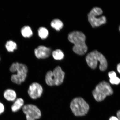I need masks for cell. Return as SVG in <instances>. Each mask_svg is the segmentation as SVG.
Segmentation results:
<instances>
[{
  "mask_svg": "<svg viewBox=\"0 0 120 120\" xmlns=\"http://www.w3.org/2000/svg\"><path fill=\"white\" fill-rule=\"evenodd\" d=\"M68 38L69 41L74 45L73 50L75 53L81 55L86 53L88 47L85 43L86 36L83 33L73 31L69 34Z\"/></svg>",
  "mask_w": 120,
  "mask_h": 120,
  "instance_id": "6da1fadb",
  "label": "cell"
},
{
  "mask_svg": "<svg viewBox=\"0 0 120 120\" xmlns=\"http://www.w3.org/2000/svg\"><path fill=\"white\" fill-rule=\"evenodd\" d=\"M10 71L14 73L11 75V80L13 83L20 85L24 82L27 76L28 68L25 64L18 62L12 64L10 67Z\"/></svg>",
  "mask_w": 120,
  "mask_h": 120,
  "instance_id": "7a4b0ae2",
  "label": "cell"
},
{
  "mask_svg": "<svg viewBox=\"0 0 120 120\" xmlns=\"http://www.w3.org/2000/svg\"><path fill=\"white\" fill-rule=\"evenodd\" d=\"M86 60L88 66L93 69L97 68L98 62L100 64L99 68L101 71H104L107 69V60L102 54L97 50L93 51L88 54Z\"/></svg>",
  "mask_w": 120,
  "mask_h": 120,
  "instance_id": "3957f363",
  "label": "cell"
},
{
  "mask_svg": "<svg viewBox=\"0 0 120 120\" xmlns=\"http://www.w3.org/2000/svg\"><path fill=\"white\" fill-rule=\"evenodd\" d=\"M65 73L61 67L58 66L53 71H48L46 75L45 80L47 84L49 86H59L63 82Z\"/></svg>",
  "mask_w": 120,
  "mask_h": 120,
  "instance_id": "277c9868",
  "label": "cell"
},
{
  "mask_svg": "<svg viewBox=\"0 0 120 120\" xmlns=\"http://www.w3.org/2000/svg\"><path fill=\"white\" fill-rule=\"evenodd\" d=\"M113 93V90L108 82L103 81L96 86L92 94L97 101L100 102L104 100L107 96L112 95Z\"/></svg>",
  "mask_w": 120,
  "mask_h": 120,
  "instance_id": "5b68a950",
  "label": "cell"
},
{
  "mask_svg": "<svg viewBox=\"0 0 120 120\" xmlns=\"http://www.w3.org/2000/svg\"><path fill=\"white\" fill-rule=\"evenodd\" d=\"M70 108L76 116H81L87 114L89 109V105L83 98L76 97L72 100Z\"/></svg>",
  "mask_w": 120,
  "mask_h": 120,
  "instance_id": "8992f818",
  "label": "cell"
},
{
  "mask_svg": "<svg viewBox=\"0 0 120 120\" xmlns=\"http://www.w3.org/2000/svg\"><path fill=\"white\" fill-rule=\"evenodd\" d=\"M103 11L100 8L94 7L88 14V21L93 27H98L106 23V18L105 16H100L102 14Z\"/></svg>",
  "mask_w": 120,
  "mask_h": 120,
  "instance_id": "52a82bcc",
  "label": "cell"
},
{
  "mask_svg": "<svg viewBox=\"0 0 120 120\" xmlns=\"http://www.w3.org/2000/svg\"><path fill=\"white\" fill-rule=\"evenodd\" d=\"M22 110L26 115L27 120H35L41 118V111L35 105L31 104L25 105L22 107Z\"/></svg>",
  "mask_w": 120,
  "mask_h": 120,
  "instance_id": "ba28073f",
  "label": "cell"
},
{
  "mask_svg": "<svg viewBox=\"0 0 120 120\" xmlns=\"http://www.w3.org/2000/svg\"><path fill=\"white\" fill-rule=\"evenodd\" d=\"M28 92L30 97L35 100L41 97L43 92V88L40 84L34 82L30 85Z\"/></svg>",
  "mask_w": 120,
  "mask_h": 120,
  "instance_id": "9c48e42d",
  "label": "cell"
},
{
  "mask_svg": "<svg viewBox=\"0 0 120 120\" xmlns=\"http://www.w3.org/2000/svg\"><path fill=\"white\" fill-rule=\"evenodd\" d=\"M34 54L39 59H44L50 56L51 49L50 48L43 46H40L34 49Z\"/></svg>",
  "mask_w": 120,
  "mask_h": 120,
  "instance_id": "30bf717a",
  "label": "cell"
},
{
  "mask_svg": "<svg viewBox=\"0 0 120 120\" xmlns=\"http://www.w3.org/2000/svg\"><path fill=\"white\" fill-rule=\"evenodd\" d=\"M3 96L5 100L11 102H14L17 98L16 91L11 88L6 89L4 92Z\"/></svg>",
  "mask_w": 120,
  "mask_h": 120,
  "instance_id": "8fae6325",
  "label": "cell"
},
{
  "mask_svg": "<svg viewBox=\"0 0 120 120\" xmlns=\"http://www.w3.org/2000/svg\"><path fill=\"white\" fill-rule=\"evenodd\" d=\"M24 101L21 98H16L12 105L11 109L12 111L16 112L18 111L24 106Z\"/></svg>",
  "mask_w": 120,
  "mask_h": 120,
  "instance_id": "7c38bea8",
  "label": "cell"
},
{
  "mask_svg": "<svg viewBox=\"0 0 120 120\" xmlns=\"http://www.w3.org/2000/svg\"><path fill=\"white\" fill-rule=\"evenodd\" d=\"M108 75L110 78L109 82L112 84L118 85L120 83V79L117 77L116 73L115 71L109 72L108 73Z\"/></svg>",
  "mask_w": 120,
  "mask_h": 120,
  "instance_id": "4fadbf2b",
  "label": "cell"
},
{
  "mask_svg": "<svg viewBox=\"0 0 120 120\" xmlns=\"http://www.w3.org/2000/svg\"><path fill=\"white\" fill-rule=\"evenodd\" d=\"M51 26L57 31H60L63 26V23L58 19H55L52 20L51 23Z\"/></svg>",
  "mask_w": 120,
  "mask_h": 120,
  "instance_id": "5bb4252c",
  "label": "cell"
},
{
  "mask_svg": "<svg viewBox=\"0 0 120 120\" xmlns=\"http://www.w3.org/2000/svg\"><path fill=\"white\" fill-rule=\"evenodd\" d=\"M21 32L22 36L25 38H30L33 35L32 30L29 26H25L22 28Z\"/></svg>",
  "mask_w": 120,
  "mask_h": 120,
  "instance_id": "9a60e30c",
  "label": "cell"
},
{
  "mask_svg": "<svg viewBox=\"0 0 120 120\" xmlns=\"http://www.w3.org/2000/svg\"><path fill=\"white\" fill-rule=\"evenodd\" d=\"M5 46L7 51L9 52H13L15 49H17L16 43L11 40L8 41L5 44Z\"/></svg>",
  "mask_w": 120,
  "mask_h": 120,
  "instance_id": "2e32d148",
  "label": "cell"
},
{
  "mask_svg": "<svg viewBox=\"0 0 120 120\" xmlns=\"http://www.w3.org/2000/svg\"><path fill=\"white\" fill-rule=\"evenodd\" d=\"M52 54L54 59L56 60H62L64 56L63 52L60 49H57L54 51Z\"/></svg>",
  "mask_w": 120,
  "mask_h": 120,
  "instance_id": "e0dca14e",
  "label": "cell"
},
{
  "mask_svg": "<svg viewBox=\"0 0 120 120\" xmlns=\"http://www.w3.org/2000/svg\"><path fill=\"white\" fill-rule=\"evenodd\" d=\"M38 32L39 36L43 39L46 38L49 35L48 31L45 27H40L38 29Z\"/></svg>",
  "mask_w": 120,
  "mask_h": 120,
  "instance_id": "ac0fdd59",
  "label": "cell"
},
{
  "mask_svg": "<svg viewBox=\"0 0 120 120\" xmlns=\"http://www.w3.org/2000/svg\"><path fill=\"white\" fill-rule=\"evenodd\" d=\"M5 107L4 105L1 101H0V115L2 114L4 111Z\"/></svg>",
  "mask_w": 120,
  "mask_h": 120,
  "instance_id": "d6986e66",
  "label": "cell"
},
{
  "mask_svg": "<svg viewBox=\"0 0 120 120\" xmlns=\"http://www.w3.org/2000/svg\"><path fill=\"white\" fill-rule=\"evenodd\" d=\"M109 120H119L118 118L115 116H112L109 118Z\"/></svg>",
  "mask_w": 120,
  "mask_h": 120,
  "instance_id": "ffe728a7",
  "label": "cell"
},
{
  "mask_svg": "<svg viewBox=\"0 0 120 120\" xmlns=\"http://www.w3.org/2000/svg\"><path fill=\"white\" fill-rule=\"evenodd\" d=\"M117 69L118 73L120 74V63L118 64L117 66Z\"/></svg>",
  "mask_w": 120,
  "mask_h": 120,
  "instance_id": "44dd1931",
  "label": "cell"
},
{
  "mask_svg": "<svg viewBox=\"0 0 120 120\" xmlns=\"http://www.w3.org/2000/svg\"><path fill=\"white\" fill-rule=\"evenodd\" d=\"M117 116L119 120H120V110L118 111L117 113Z\"/></svg>",
  "mask_w": 120,
  "mask_h": 120,
  "instance_id": "7402d4cb",
  "label": "cell"
},
{
  "mask_svg": "<svg viewBox=\"0 0 120 120\" xmlns=\"http://www.w3.org/2000/svg\"><path fill=\"white\" fill-rule=\"evenodd\" d=\"M119 30L120 31V25L119 27Z\"/></svg>",
  "mask_w": 120,
  "mask_h": 120,
  "instance_id": "603a6c76",
  "label": "cell"
},
{
  "mask_svg": "<svg viewBox=\"0 0 120 120\" xmlns=\"http://www.w3.org/2000/svg\"></svg>",
  "mask_w": 120,
  "mask_h": 120,
  "instance_id": "cb8c5ba5",
  "label": "cell"
}]
</instances>
